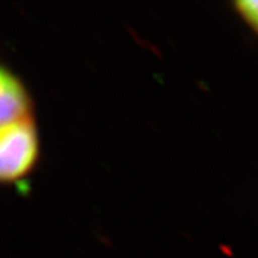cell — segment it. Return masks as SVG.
<instances>
[{"mask_svg": "<svg viewBox=\"0 0 258 258\" xmlns=\"http://www.w3.org/2000/svg\"><path fill=\"white\" fill-rule=\"evenodd\" d=\"M234 10L245 23L258 34V0L235 2Z\"/></svg>", "mask_w": 258, "mask_h": 258, "instance_id": "obj_3", "label": "cell"}, {"mask_svg": "<svg viewBox=\"0 0 258 258\" xmlns=\"http://www.w3.org/2000/svg\"><path fill=\"white\" fill-rule=\"evenodd\" d=\"M31 117V101L21 79L3 67L0 73V124L8 127Z\"/></svg>", "mask_w": 258, "mask_h": 258, "instance_id": "obj_2", "label": "cell"}, {"mask_svg": "<svg viewBox=\"0 0 258 258\" xmlns=\"http://www.w3.org/2000/svg\"><path fill=\"white\" fill-rule=\"evenodd\" d=\"M40 153L38 135L32 118L2 128L0 133V178L14 183L36 165Z\"/></svg>", "mask_w": 258, "mask_h": 258, "instance_id": "obj_1", "label": "cell"}]
</instances>
